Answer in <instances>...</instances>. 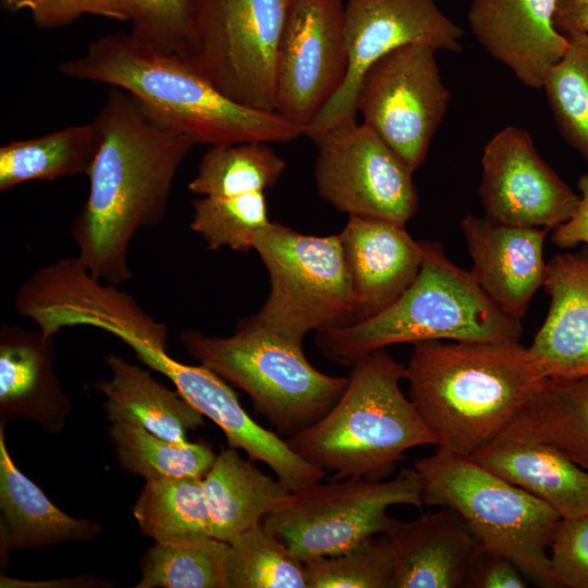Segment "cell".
Wrapping results in <instances>:
<instances>
[{
  "mask_svg": "<svg viewBox=\"0 0 588 588\" xmlns=\"http://www.w3.org/2000/svg\"><path fill=\"white\" fill-rule=\"evenodd\" d=\"M558 0H473L467 23L478 44L525 86L542 89L568 39L554 24Z\"/></svg>",
  "mask_w": 588,
  "mask_h": 588,
  "instance_id": "cell-18",
  "label": "cell"
},
{
  "mask_svg": "<svg viewBox=\"0 0 588 588\" xmlns=\"http://www.w3.org/2000/svg\"><path fill=\"white\" fill-rule=\"evenodd\" d=\"M565 36L567 49L542 89L562 137L588 162V33Z\"/></svg>",
  "mask_w": 588,
  "mask_h": 588,
  "instance_id": "cell-34",
  "label": "cell"
},
{
  "mask_svg": "<svg viewBox=\"0 0 588 588\" xmlns=\"http://www.w3.org/2000/svg\"><path fill=\"white\" fill-rule=\"evenodd\" d=\"M211 537L232 543L242 534L286 504L291 491L262 473L235 449H224L203 477Z\"/></svg>",
  "mask_w": 588,
  "mask_h": 588,
  "instance_id": "cell-25",
  "label": "cell"
},
{
  "mask_svg": "<svg viewBox=\"0 0 588 588\" xmlns=\"http://www.w3.org/2000/svg\"><path fill=\"white\" fill-rule=\"evenodd\" d=\"M554 24L564 35L588 33V0H558Z\"/></svg>",
  "mask_w": 588,
  "mask_h": 588,
  "instance_id": "cell-42",
  "label": "cell"
},
{
  "mask_svg": "<svg viewBox=\"0 0 588 588\" xmlns=\"http://www.w3.org/2000/svg\"><path fill=\"white\" fill-rule=\"evenodd\" d=\"M99 148L87 176V198L71 235L77 258L97 279L132 278L130 244L161 222L176 172L195 140L132 94L111 87L93 120Z\"/></svg>",
  "mask_w": 588,
  "mask_h": 588,
  "instance_id": "cell-1",
  "label": "cell"
},
{
  "mask_svg": "<svg viewBox=\"0 0 588 588\" xmlns=\"http://www.w3.org/2000/svg\"><path fill=\"white\" fill-rule=\"evenodd\" d=\"M549 551L558 588H588V514L561 518Z\"/></svg>",
  "mask_w": 588,
  "mask_h": 588,
  "instance_id": "cell-38",
  "label": "cell"
},
{
  "mask_svg": "<svg viewBox=\"0 0 588 588\" xmlns=\"http://www.w3.org/2000/svg\"><path fill=\"white\" fill-rule=\"evenodd\" d=\"M225 588H307L304 562L259 522L229 549Z\"/></svg>",
  "mask_w": 588,
  "mask_h": 588,
  "instance_id": "cell-32",
  "label": "cell"
},
{
  "mask_svg": "<svg viewBox=\"0 0 588 588\" xmlns=\"http://www.w3.org/2000/svg\"><path fill=\"white\" fill-rule=\"evenodd\" d=\"M353 297V322L392 305L414 282L424 258V241H416L404 223L348 216L339 233Z\"/></svg>",
  "mask_w": 588,
  "mask_h": 588,
  "instance_id": "cell-17",
  "label": "cell"
},
{
  "mask_svg": "<svg viewBox=\"0 0 588 588\" xmlns=\"http://www.w3.org/2000/svg\"><path fill=\"white\" fill-rule=\"evenodd\" d=\"M307 588H391L394 554L382 535L332 555L304 561Z\"/></svg>",
  "mask_w": 588,
  "mask_h": 588,
  "instance_id": "cell-36",
  "label": "cell"
},
{
  "mask_svg": "<svg viewBox=\"0 0 588 588\" xmlns=\"http://www.w3.org/2000/svg\"><path fill=\"white\" fill-rule=\"evenodd\" d=\"M424 244L418 275L392 305L367 319L317 332L316 344L327 358L352 366L375 351L401 343L519 342L522 320L499 308L470 271L452 262L440 244Z\"/></svg>",
  "mask_w": 588,
  "mask_h": 588,
  "instance_id": "cell-4",
  "label": "cell"
},
{
  "mask_svg": "<svg viewBox=\"0 0 588 588\" xmlns=\"http://www.w3.org/2000/svg\"><path fill=\"white\" fill-rule=\"evenodd\" d=\"M351 367L345 390L326 416L285 441L335 480H382L408 450L437 440L402 391L404 365L383 348Z\"/></svg>",
  "mask_w": 588,
  "mask_h": 588,
  "instance_id": "cell-5",
  "label": "cell"
},
{
  "mask_svg": "<svg viewBox=\"0 0 588 588\" xmlns=\"http://www.w3.org/2000/svg\"><path fill=\"white\" fill-rule=\"evenodd\" d=\"M186 352L226 382L243 390L255 408L286 438L309 428L333 407L348 377L317 370L303 344L241 320L225 338L186 329L180 334Z\"/></svg>",
  "mask_w": 588,
  "mask_h": 588,
  "instance_id": "cell-6",
  "label": "cell"
},
{
  "mask_svg": "<svg viewBox=\"0 0 588 588\" xmlns=\"http://www.w3.org/2000/svg\"><path fill=\"white\" fill-rule=\"evenodd\" d=\"M111 378L96 383L105 395L111 422L133 425L174 443H186L187 433L204 425V416L177 391L115 354L105 357Z\"/></svg>",
  "mask_w": 588,
  "mask_h": 588,
  "instance_id": "cell-26",
  "label": "cell"
},
{
  "mask_svg": "<svg viewBox=\"0 0 588 588\" xmlns=\"http://www.w3.org/2000/svg\"><path fill=\"white\" fill-rule=\"evenodd\" d=\"M109 434L120 466L146 481L203 478L217 457L204 443H174L128 424L111 422Z\"/></svg>",
  "mask_w": 588,
  "mask_h": 588,
  "instance_id": "cell-31",
  "label": "cell"
},
{
  "mask_svg": "<svg viewBox=\"0 0 588 588\" xmlns=\"http://www.w3.org/2000/svg\"><path fill=\"white\" fill-rule=\"evenodd\" d=\"M436 52L426 44L390 51L365 71L356 94L363 123L413 172L424 163L451 98Z\"/></svg>",
  "mask_w": 588,
  "mask_h": 588,
  "instance_id": "cell-11",
  "label": "cell"
},
{
  "mask_svg": "<svg viewBox=\"0 0 588 588\" xmlns=\"http://www.w3.org/2000/svg\"><path fill=\"white\" fill-rule=\"evenodd\" d=\"M502 434L548 444L588 471V375L544 378Z\"/></svg>",
  "mask_w": 588,
  "mask_h": 588,
  "instance_id": "cell-27",
  "label": "cell"
},
{
  "mask_svg": "<svg viewBox=\"0 0 588 588\" xmlns=\"http://www.w3.org/2000/svg\"><path fill=\"white\" fill-rule=\"evenodd\" d=\"M311 139L317 191L333 208L404 224L416 213L414 172L365 123L344 119Z\"/></svg>",
  "mask_w": 588,
  "mask_h": 588,
  "instance_id": "cell-12",
  "label": "cell"
},
{
  "mask_svg": "<svg viewBox=\"0 0 588 588\" xmlns=\"http://www.w3.org/2000/svg\"><path fill=\"white\" fill-rule=\"evenodd\" d=\"M270 277V293L249 318L285 339L302 343L310 331L353 321V297L340 234H302L269 222L254 237Z\"/></svg>",
  "mask_w": 588,
  "mask_h": 588,
  "instance_id": "cell-8",
  "label": "cell"
},
{
  "mask_svg": "<svg viewBox=\"0 0 588 588\" xmlns=\"http://www.w3.org/2000/svg\"><path fill=\"white\" fill-rule=\"evenodd\" d=\"M11 13L29 12L38 28L70 25L85 14L130 22L131 0H1Z\"/></svg>",
  "mask_w": 588,
  "mask_h": 588,
  "instance_id": "cell-39",
  "label": "cell"
},
{
  "mask_svg": "<svg viewBox=\"0 0 588 588\" xmlns=\"http://www.w3.org/2000/svg\"><path fill=\"white\" fill-rule=\"evenodd\" d=\"M58 70L70 78L132 94L196 144L287 143L306 133L274 111L231 100L188 56L156 50L130 33L97 38L82 57L61 63Z\"/></svg>",
  "mask_w": 588,
  "mask_h": 588,
  "instance_id": "cell-3",
  "label": "cell"
},
{
  "mask_svg": "<svg viewBox=\"0 0 588 588\" xmlns=\"http://www.w3.org/2000/svg\"><path fill=\"white\" fill-rule=\"evenodd\" d=\"M0 547L36 550L68 541L95 538L101 526L90 519L74 518L54 505L26 477L10 456L0 426Z\"/></svg>",
  "mask_w": 588,
  "mask_h": 588,
  "instance_id": "cell-24",
  "label": "cell"
},
{
  "mask_svg": "<svg viewBox=\"0 0 588 588\" xmlns=\"http://www.w3.org/2000/svg\"><path fill=\"white\" fill-rule=\"evenodd\" d=\"M543 379L519 342H419L405 366L437 450L464 457L502 434Z\"/></svg>",
  "mask_w": 588,
  "mask_h": 588,
  "instance_id": "cell-2",
  "label": "cell"
},
{
  "mask_svg": "<svg viewBox=\"0 0 588 588\" xmlns=\"http://www.w3.org/2000/svg\"><path fill=\"white\" fill-rule=\"evenodd\" d=\"M194 0H131L130 34L156 50L189 56Z\"/></svg>",
  "mask_w": 588,
  "mask_h": 588,
  "instance_id": "cell-37",
  "label": "cell"
},
{
  "mask_svg": "<svg viewBox=\"0 0 588 588\" xmlns=\"http://www.w3.org/2000/svg\"><path fill=\"white\" fill-rule=\"evenodd\" d=\"M267 142L210 146L188 189L199 196H233L272 187L285 161Z\"/></svg>",
  "mask_w": 588,
  "mask_h": 588,
  "instance_id": "cell-30",
  "label": "cell"
},
{
  "mask_svg": "<svg viewBox=\"0 0 588 588\" xmlns=\"http://www.w3.org/2000/svg\"><path fill=\"white\" fill-rule=\"evenodd\" d=\"M229 543L215 538L156 541L142 559L136 588H225Z\"/></svg>",
  "mask_w": 588,
  "mask_h": 588,
  "instance_id": "cell-33",
  "label": "cell"
},
{
  "mask_svg": "<svg viewBox=\"0 0 588 588\" xmlns=\"http://www.w3.org/2000/svg\"><path fill=\"white\" fill-rule=\"evenodd\" d=\"M290 1L194 0L188 57L231 100L274 111L277 53Z\"/></svg>",
  "mask_w": 588,
  "mask_h": 588,
  "instance_id": "cell-9",
  "label": "cell"
},
{
  "mask_svg": "<svg viewBox=\"0 0 588 588\" xmlns=\"http://www.w3.org/2000/svg\"><path fill=\"white\" fill-rule=\"evenodd\" d=\"M127 345L142 363L164 375L184 399L222 430L229 448L243 450L250 461L268 465L291 492L327 476L324 470L297 455L285 439L257 424L225 380L203 365L173 359L167 353L166 340L151 339Z\"/></svg>",
  "mask_w": 588,
  "mask_h": 588,
  "instance_id": "cell-15",
  "label": "cell"
},
{
  "mask_svg": "<svg viewBox=\"0 0 588 588\" xmlns=\"http://www.w3.org/2000/svg\"><path fill=\"white\" fill-rule=\"evenodd\" d=\"M53 336L3 324L0 330V417L25 418L59 431L70 401L53 369Z\"/></svg>",
  "mask_w": 588,
  "mask_h": 588,
  "instance_id": "cell-22",
  "label": "cell"
},
{
  "mask_svg": "<svg viewBox=\"0 0 588 588\" xmlns=\"http://www.w3.org/2000/svg\"><path fill=\"white\" fill-rule=\"evenodd\" d=\"M133 515L142 531L155 541H187L211 537L203 478L146 481L133 506Z\"/></svg>",
  "mask_w": 588,
  "mask_h": 588,
  "instance_id": "cell-29",
  "label": "cell"
},
{
  "mask_svg": "<svg viewBox=\"0 0 588 588\" xmlns=\"http://www.w3.org/2000/svg\"><path fill=\"white\" fill-rule=\"evenodd\" d=\"M98 148L99 133L94 121L10 142L0 148V191L32 181L87 175Z\"/></svg>",
  "mask_w": 588,
  "mask_h": 588,
  "instance_id": "cell-28",
  "label": "cell"
},
{
  "mask_svg": "<svg viewBox=\"0 0 588 588\" xmlns=\"http://www.w3.org/2000/svg\"><path fill=\"white\" fill-rule=\"evenodd\" d=\"M464 30L436 0H346L344 38L348 58L345 81L314 122L309 138L344 119L356 118V94L365 71L390 51L408 44L460 52Z\"/></svg>",
  "mask_w": 588,
  "mask_h": 588,
  "instance_id": "cell-14",
  "label": "cell"
},
{
  "mask_svg": "<svg viewBox=\"0 0 588 588\" xmlns=\"http://www.w3.org/2000/svg\"><path fill=\"white\" fill-rule=\"evenodd\" d=\"M347 66L342 0H291L277 53L274 111L306 130L342 87Z\"/></svg>",
  "mask_w": 588,
  "mask_h": 588,
  "instance_id": "cell-13",
  "label": "cell"
},
{
  "mask_svg": "<svg viewBox=\"0 0 588 588\" xmlns=\"http://www.w3.org/2000/svg\"><path fill=\"white\" fill-rule=\"evenodd\" d=\"M479 196L487 217L502 223L554 230L579 195L538 154L531 135L509 125L485 145Z\"/></svg>",
  "mask_w": 588,
  "mask_h": 588,
  "instance_id": "cell-16",
  "label": "cell"
},
{
  "mask_svg": "<svg viewBox=\"0 0 588 588\" xmlns=\"http://www.w3.org/2000/svg\"><path fill=\"white\" fill-rule=\"evenodd\" d=\"M469 458L541 500L561 518L588 514V471L548 444L501 434Z\"/></svg>",
  "mask_w": 588,
  "mask_h": 588,
  "instance_id": "cell-23",
  "label": "cell"
},
{
  "mask_svg": "<svg viewBox=\"0 0 588 588\" xmlns=\"http://www.w3.org/2000/svg\"><path fill=\"white\" fill-rule=\"evenodd\" d=\"M382 535L394 554L391 588H463L478 542L453 510L409 522L390 517Z\"/></svg>",
  "mask_w": 588,
  "mask_h": 588,
  "instance_id": "cell-21",
  "label": "cell"
},
{
  "mask_svg": "<svg viewBox=\"0 0 588 588\" xmlns=\"http://www.w3.org/2000/svg\"><path fill=\"white\" fill-rule=\"evenodd\" d=\"M422 504L449 507L478 544L511 559L531 584L558 588L548 549L561 516L469 457L440 450L417 460Z\"/></svg>",
  "mask_w": 588,
  "mask_h": 588,
  "instance_id": "cell-7",
  "label": "cell"
},
{
  "mask_svg": "<svg viewBox=\"0 0 588 588\" xmlns=\"http://www.w3.org/2000/svg\"><path fill=\"white\" fill-rule=\"evenodd\" d=\"M579 203L572 217L553 230L551 240L561 248H573L579 244L588 246V173L577 184Z\"/></svg>",
  "mask_w": 588,
  "mask_h": 588,
  "instance_id": "cell-41",
  "label": "cell"
},
{
  "mask_svg": "<svg viewBox=\"0 0 588 588\" xmlns=\"http://www.w3.org/2000/svg\"><path fill=\"white\" fill-rule=\"evenodd\" d=\"M191 229L201 236L208 249L229 247L246 253L254 249V237L269 222L265 192L233 196H200L193 200Z\"/></svg>",
  "mask_w": 588,
  "mask_h": 588,
  "instance_id": "cell-35",
  "label": "cell"
},
{
  "mask_svg": "<svg viewBox=\"0 0 588 588\" xmlns=\"http://www.w3.org/2000/svg\"><path fill=\"white\" fill-rule=\"evenodd\" d=\"M461 229L474 279L499 308L522 320L546 280L543 245L549 230L506 224L486 215L465 216Z\"/></svg>",
  "mask_w": 588,
  "mask_h": 588,
  "instance_id": "cell-19",
  "label": "cell"
},
{
  "mask_svg": "<svg viewBox=\"0 0 588 588\" xmlns=\"http://www.w3.org/2000/svg\"><path fill=\"white\" fill-rule=\"evenodd\" d=\"M550 304L527 347L543 378L588 375V246L553 256L543 283Z\"/></svg>",
  "mask_w": 588,
  "mask_h": 588,
  "instance_id": "cell-20",
  "label": "cell"
},
{
  "mask_svg": "<svg viewBox=\"0 0 588 588\" xmlns=\"http://www.w3.org/2000/svg\"><path fill=\"white\" fill-rule=\"evenodd\" d=\"M421 479L415 468L390 480L350 477L321 481L291 492L286 504L264 518L265 525L303 562L342 552L383 534L389 507H420Z\"/></svg>",
  "mask_w": 588,
  "mask_h": 588,
  "instance_id": "cell-10",
  "label": "cell"
},
{
  "mask_svg": "<svg viewBox=\"0 0 588 588\" xmlns=\"http://www.w3.org/2000/svg\"><path fill=\"white\" fill-rule=\"evenodd\" d=\"M528 579L507 556L478 544L463 588H526Z\"/></svg>",
  "mask_w": 588,
  "mask_h": 588,
  "instance_id": "cell-40",
  "label": "cell"
}]
</instances>
